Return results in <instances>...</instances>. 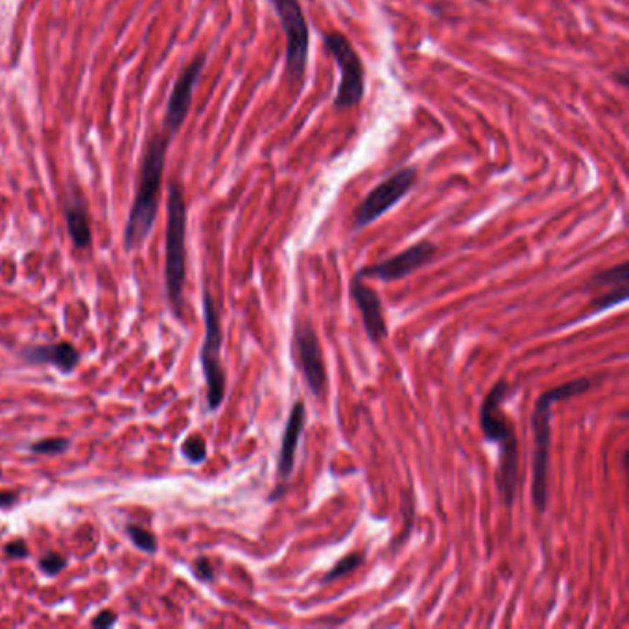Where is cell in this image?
Instances as JSON below:
<instances>
[{
  "label": "cell",
  "mask_w": 629,
  "mask_h": 629,
  "mask_svg": "<svg viewBox=\"0 0 629 629\" xmlns=\"http://www.w3.org/2000/svg\"><path fill=\"white\" fill-rule=\"evenodd\" d=\"M170 139L172 137L168 133L159 131L146 144L143 164H140L137 194H135V201L129 211L124 231V244L128 249L139 248L154 227L161 181H163L164 159H166V148H168Z\"/></svg>",
  "instance_id": "cell-3"
},
{
  "label": "cell",
  "mask_w": 629,
  "mask_h": 629,
  "mask_svg": "<svg viewBox=\"0 0 629 629\" xmlns=\"http://www.w3.org/2000/svg\"><path fill=\"white\" fill-rule=\"evenodd\" d=\"M65 214H67V227H69V234L72 238L76 248L84 249L91 244V225H89V216H87V208H85L84 201L74 196L67 204L65 208Z\"/></svg>",
  "instance_id": "cell-15"
},
{
  "label": "cell",
  "mask_w": 629,
  "mask_h": 629,
  "mask_svg": "<svg viewBox=\"0 0 629 629\" xmlns=\"http://www.w3.org/2000/svg\"><path fill=\"white\" fill-rule=\"evenodd\" d=\"M364 560H366V557H364L362 554H358V552H352V554H345L342 557V560L338 561L336 565L332 567L331 570H327V574L323 576L322 583L327 585V583H332V581L342 580L343 576L351 574V572H355V570H357L358 567L362 565Z\"/></svg>",
  "instance_id": "cell-17"
},
{
  "label": "cell",
  "mask_w": 629,
  "mask_h": 629,
  "mask_svg": "<svg viewBox=\"0 0 629 629\" xmlns=\"http://www.w3.org/2000/svg\"><path fill=\"white\" fill-rule=\"evenodd\" d=\"M166 266H164V281L166 293L172 303L176 314H181V298L185 286V260H187V207H185L183 189L178 181H173L168 189L166 201Z\"/></svg>",
  "instance_id": "cell-4"
},
{
  "label": "cell",
  "mask_w": 629,
  "mask_h": 629,
  "mask_svg": "<svg viewBox=\"0 0 629 629\" xmlns=\"http://www.w3.org/2000/svg\"><path fill=\"white\" fill-rule=\"evenodd\" d=\"M22 357L28 360V362L34 364H54L55 367H60L61 371L69 373L76 367L79 360V355L76 351L72 343L69 342H60L54 343V345H41L34 347V349H26L22 352Z\"/></svg>",
  "instance_id": "cell-14"
},
{
  "label": "cell",
  "mask_w": 629,
  "mask_h": 629,
  "mask_svg": "<svg viewBox=\"0 0 629 629\" xmlns=\"http://www.w3.org/2000/svg\"><path fill=\"white\" fill-rule=\"evenodd\" d=\"M17 502V495L11 491H0V508H10Z\"/></svg>",
  "instance_id": "cell-25"
},
{
  "label": "cell",
  "mask_w": 629,
  "mask_h": 629,
  "mask_svg": "<svg viewBox=\"0 0 629 629\" xmlns=\"http://www.w3.org/2000/svg\"><path fill=\"white\" fill-rule=\"evenodd\" d=\"M183 456L190 461V463H201V461L207 458V445H205L204 437L199 436H190L189 439L185 441L183 446Z\"/></svg>",
  "instance_id": "cell-19"
},
{
  "label": "cell",
  "mask_w": 629,
  "mask_h": 629,
  "mask_svg": "<svg viewBox=\"0 0 629 629\" xmlns=\"http://www.w3.org/2000/svg\"><path fill=\"white\" fill-rule=\"evenodd\" d=\"M204 316H205V340L201 345V367L207 380V402L211 410L222 404L225 397V371L222 367L220 349H222V325H220L218 308L214 305L213 296L204 292Z\"/></svg>",
  "instance_id": "cell-6"
},
{
  "label": "cell",
  "mask_w": 629,
  "mask_h": 629,
  "mask_svg": "<svg viewBox=\"0 0 629 629\" xmlns=\"http://www.w3.org/2000/svg\"><path fill=\"white\" fill-rule=\"evenodd\" d=\"M592 388V380L587 377L565 382L561 386L550 388L541 393L535 402L531 413V428H534V461H531V501L535 510L545 513L548 504V471H550V446H552V406L555 402L565 401L570 397L581 395Z\"/></svg>",
  "instance_id": "cell-2"
},
{
  "label": "cell",
  "mask_w": 629,
  "mask_h": 629,
  "mask_svg": "<svg viewBox=\"0 0 629 629\" xmlns=\"http://www.w3.org/2000/svg\"><path fill=\"white\" fill-rule=\"evenodd\" d=\"M600 288H605V292H602L595 301L590 303V314L604 312L607 308L616 307L620 303L628 301V284H602V286H595V290Z\"/></svg>",
  "instance_id": "cell-16"
},
{
  "label": "cell",
  "mask_w": 629,
  "mask_h": 629,
  "mask_svg": "<svg viewBox=\"0 0 629 629\" xmlns=\"http://www.w3.org/2000/svg\"><path fill=\"white\" fill-rule=\"evenodd\" d=\"M417 170L402 168L384 179L380 185H377L371 192L367 194L364 201L355 211V229L366 227L375 220H378L382 214H386L393 205H397L416 185Z\"/></svg>",
  "instance_id": "cell-8"
},
{
  "label": "cell",
  "mask_w": 629,
  "mask_h": 629,
  "mask_svg": "<svg viewBox=\"0 0 629 629\" xmlns=\"http://www.w3.org/2000/svg\"><path fill=\"white\" fill-rule=\"evenodd\" d=\"M70 445L69 439L65 437H52V439H43L37 441L30 446L32 452H37V454H60V452L67 451Z\"/></svg>",
  "instance_id": "cell-20"
},
{
  "label": "cell",
  "mask_w": 629,
  "mask_h": 629,
  "mask_svg": "<svg viewBox=\"0 0 629 629\" xmlns=\"http://www.w3.org/2000/svg\"><path fill=\"white\" fill-rule=\"evenodd\" d=\"M128 535L131 543L139 550L148 552V554H154L157 550V541H155V535L152 531L144 530L140 526H128Z\"/></svg>",
  "instance_id": "cell-18"
},
{
  "label": "cell",
  "mask_w": 629,
  "mask_h": 629,
  "mask_svg": "<svg viewBox=\"0 0 629 629\" xmlns=\"http://www.w3.org/2000/svg\"><path fill=\"white\" fill-rule=\"evenodd\" d=\"M194 574H196V578L199 581H213L214 570L207 557H198L196 560V563H194Z\"/></svg>",
  "instance_id": "cell-22"
},
{
  "label": "cell",
  "mask_w": 629,
  "mask_h": 629,
  "mask_svg": "<svg viewBox=\"0 0 629 629\" xmlns=\"http://www.w3.org/2000/svg\"><path fill=\"white\" fill-rule=\"evenodd\" d=\"M207 55H199L198 60H194L187 69L179 74L178 81L173 85L172 93H170L168 104H166V114H164L163 131L168 133L170 137L176 135L181 126H183L187 113L190 110V102H192L194 85L198 84L201 70L205 67Z\"/></svg>",
  "instance_id": "cell-11"
},
{
  "label": "cell",
  "mask_w": 629,
  "mask_h": 629,
  "mask_svg": "<svg viewBox=\"0 0 629 629\" xmlns=\"http://www.w3.org/2000/svg\"><path fill=\"white\" fill-rule=\"evenodd\" d=\"M114 622H117V614H114L113 611H102V613L93 620V625H95V628H111V625H114Z\"/></svg>",
  "instance_id": "cell-24"
},
{
  "label": "cell",
  "mask_w": 629,
  "mask_h": 629,
  "mask_svg": "<svg viewBox=\"0 0 629 629\" xmlns=\"http://www.w3.org/2000/svg\"><path fill=\"white\" fill-rule=\"evenodd\" d=\"M510 393V384L498 380L491 388L480 408V428L487 441L501 446L498 463H496V491L508 508L515 504L517 486H519V443H517L515 425L505 416L504 399Z\"/></svg>",
  "instance_id": "cell-1"
},
{
  "label": "cell",
  "mask_w": 629,
  "mask_h": 629,
  "mask_svg": "<svg viewBox=\"0 0 629 629\" xmlns=\"http://www.w3.org/2000/svg\"><path fill=\"white\" fill-rule=\"evenodd\" d=\"M277 11L286 37V76L290 81H303L308 63L310 32L299 0H270Z\"/></svg>",
  "instance_id": "cell-7"
},
{
  "label": "cell",
  "mask_w": 629,
  "mask_h": 629,
  "mask_svg": "<svg viewBox=\"0 0 629 629\" xmlns=\"http://www.w3.org/2000/svg\"><path fill=\"white\" fill-rule=\"evenodd\" d=\"M293 349L301 375L314 397H323L327 390V367L316 329L308 319H298L293 325Z\"/></svg>",
  "instance_id": "cell-9"
},
{
  "label": "cell",
  "mask_w": 629,
  "mask_h": 629,
  "mask_svg": "<svg viewBox=\"0 0 629 629\" xmlns=\"http://www.w3.org/2000/svg\"><path fill=\"white\" fill-rule=\"evenodd\" d=\"M437 253V246L430 240H421V242L413 244L408 249L401 251L395 257L388 258V260H382L378 264H371V266H364L357 272L358 277L362 279H378V281H384V283H392V281H399V279H404L408 275H411L413 272H417L419 267L426 266L430 263L434 255Z\"/></svg>",
  "instance_id": "cell-10"
},
{
  "label": "cell",
  "mask_w": 629,
  "mask_h": 629,
  "mask_svg": "<svg viewBox=\"0 0 629 629\" xmlns=\"http://www.w3.org/2000/svg\"><path fill=\"white\" fill-rule=\"evenodd\" d=\"M65 565H67V560L60 554H48L39 561V569L48 576H55Z\"/></svg>",
  "instance_id": "cell-21"
},
{
  "label": "cell",
  "mask_w": 629,
  "mask_h": 629,
  "mask_svg": "<svg viewBox=\"0 0 629 629\" xmlns=\"http://www.w3.org/2000/svg\"><path fill=\"white\" fill-rule=\"evenodd\" d=\"M323 41L340 69V85L334 105L343 110L360 104L366 93V76L360 55L357 54L351 41L340 32H329Z\"/></svg>",
  "instance_id": "cell-5"
},
{
  "label": "cell",
  "mask_w": 629,
  "mask_h": 629,
  "mask_svg": "<svg viewBox=\"0 0 629 629\" xmlns=\"http://www.w3.org/2000/svg\"><path fill=\"white\" fill-rule=\"evenodd\" d=\"M349 292H351V298L355 299L358 310H360L367 338L377 345L384 342L388 338V323L386 317H384L382 299L377 290L367 286L362 277L355 275L351 284H349Z\"/></svg>",
  "instance_id": "cell-12"
},
{
  "label": "cell",
  "mask_w": 629,
  "mask_h": 629,
  "mask_svg": "<svg viewBox=\"0 0 629 629\" xmlns=\"http://www.w3.org/2000/svg\"><path fill=\"white\" fill-rule=\"evenodd\" d=\"M307 421V410L301 401L293 404L290 416H288L286 426H284L283 441H281V452L277 460V475L281 484H286V480L292 476L293 463H296V452H298L299 439L305 430Z\"/></svg>",
  "instance_id": "cell-13"
},
{
  "label": "cell",
  "mask_w": 629,
  "mask_h": 629,
  "mask_svg": "<svg viewBox=\"0 0 629 629\" xmlns=\"http://www.w3.org/2000/svg\"><path fill=\"white\" fill-rule=\"evenodd\" d=\"M6 554L10 555V557H19V560H22V557L28 555V546H26L22 541H13L10 545H6Z\"/></svg>",
  "instance_id": "cell-23"
}]
</instances>
